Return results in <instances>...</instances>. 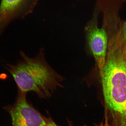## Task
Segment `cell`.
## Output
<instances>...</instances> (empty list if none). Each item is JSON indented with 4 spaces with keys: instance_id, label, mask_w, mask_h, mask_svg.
<instances>
[{
    "instance_id": "277c9868",
    "label": "cell",
    "mask_w": 126,
    "mask_h": 126,
    "mask_svg": "<svg viewBox=\"0 0 126 126\" xmlns=\"http://www.w3.org/2000/svg\"><path fill=\"white\" fill-rule=\"evenodd\" d=\"M95 13L86 27L88 45L95 59L101 76L104 67L108 48V38L106 24L98 27Z\"/></svg>"
},
{
    "instance_id": "9c48e42d",
    "label": "cell",
    "mask_w": 126,
    "mask_h": 126,
    "mask_svg": "<svg viewBox=\"0 0 126 126\" xmlns=\"http://www.w3.org/2000/svg\"><path fill=\"white\" fill-rule=\"evenodd\" d=\"M124 55H125V58L126 59V43L125 44V46H124Z\"/></svg>"
},
{
    "instance_id": "8992f818",
    "label": "cell",
    "mask_w": 126,
    "mask_h": 126,
    "mask_svg": "<svg viewBox=\"0 0 126 126\" xmlns=\"http://www.w3.org/2000/svg\"><path fill=\"white\" fill-rule=\"evenodd\" d=\"M120 37L124 43H126V21L120 25L119 30Z\"/></svg>"
},
{
    "instance_id": "5b68a950",
    "label": "cell",
    "mask_w": 126,
    "mask_h": 126,
    "mask_svg": "<svg viewBox=\"0 0 126 126\" xmlns=\"http://www.w3.org/2000/svg\"><path fill=\"white\" fill-rule=\"evenodd\" d=\"M37 0H1L0 36L13 20L23 19L33 12Z\"/></svg>"
},
{
    "instance_id": "30bf717a",
    "label": "cell",
    "mask_w": 126,
    "mask_h": 126,
    "mask_svg": "<svg viewBox=\"0 0 126 126\" xmlns=\"http://www.w3.org/2000/svg\"><path fill=\"white\" fill-rule=\"evenodd\" d=\"M115 16L114 15H113V16H112V17H111V19H112V18H115ZM108 20V18H106V20H105V23H106V22L107 21V20Z\"/></svg>"
},
{
    "instance_id": "6da1fadb",
    "label": "cell",
    "mask_w": 126,
    "mask_h": 126,
    "mask_svg": "<svg viewBox=\"0 0 126 126\" xmlns=\"http://www.w3.org/2000/svg\"><path fill=\"white\" fill-rule=\"evenodd\" d=\"M125 45L108 44L106 61L101 77L106 108L114 126H126V59Z\"/></svg>"
},
{
    "instance_id": "ba28073f",
    "label": "cell",
    "mask_w": 126,
    "mask_h": 126,
    "mask_svg": "<svg viewBox=\"0 0 126 126\" xmlns=\"http://www.w3.org/2000/svg\"><path fill=\"white\" fill-rule=\"evenodd\" d=\"M44 126H58L51 119H48L47 124Z\"/></svg>"
},
{
    "instance_id": "3957f363",
    "label": "cell",
    "mask_w": 126,
    "mask_h": 126,
    "mask_svg": "<svg viewBox=\"0 0 126 126\" xmlns=\"http://www.w3.org/2000/svg\"><path fill=\"white\" fill-rule=\"evenodd\" d=\"M27 94L18 90L15 104L5 109L12 118L13 126H44L48 119L42 116L28 102Z\"/></svg>"
},
{
    "instance_id": "7a4b0ae2",
    "label": "cell",
    "mask_w": 126,
    "mask_h": 126,
    "mask_svg": "<svg viewBox=\"0 0 126 126\" xmlns=\"http://www.w3.org/2000/svg\"><path fill=\"white\" fill-rule=\"evenodd\" d=\"M24 63L25 74L31 91L40 98H48L57 89L63 87L64 78L47 63L43 49L35 57L31 58L23 51L20 52Z\"/></svg>"
},
{
    "instance_id": "52a82bcc",
    "label": "cell",
    "mask_w": 126,
    "mask_h": 126,
    "mask_svg": "<svg viewBox=\"0 0 126 126\" xmlns=\"http://www.w3.org/2000/svg\"><path fill=\"white\" fill-rule=\"evenodd\" d=\"M108 120V116L107 117V116L106 115L104 122L102 123L100 125H96L95 126H110L109 122Z\"/></svg>"
}]
</instances>
